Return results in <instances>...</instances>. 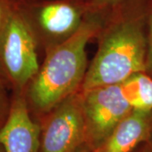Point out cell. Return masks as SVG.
Here are the masks:
<instances>
[{"label":"cell","mask_w":152,"mask_h":152,"mask_svg":"<svg viewBox=\"0 0 152 152\" xmlns=\"http://www.w3.org/2000/svg\"><path fill=\"white\" fill-rule=\"evenodd\" d=\"M105 20L91 13L70 37L52 47L38 73L30 82L28 99L39 114H48L66 98L80 91L86 75V45L101 32Z\"/></svg>","instance_id":"cell-1"},{"label":"cell","mask_w":152,"mask_h":152,"mask_svg":"<svg viewBox=\"0 0 152 152\" xmlns=\"http://www.w3.org/2000/svg\"><path fill=\"white\" fill-rule=\"evenodd\" d=\"M148 13H131L106 23L80 91L121 84L145 71Z\"/></svg>","instance_id":"cell-2"},{"label":"cell","mask_w":152,"mask_h":152,"mask_svg":"<svg viewBox=\"0 0 152 152\" xmlns=\"http://www.w3.org/2000/svg\"><path fill=\"white\" fill-rule=\"evenodd\" d=\"M0 61L19 89L31 81L40 69L35 34L21 11L11 7L0 34Z\"/></svg>","instance_id":"cell-3"},{"label":"cell","mask_w":152,"mask_h":152,"mask_svg":"<svg viewBox=\"0 0 152 152\" xmlns=\"http://www.w3.org/2000/svg\"><path fill=\"white\" fill-rule=\"evenodd\" d=\"M86 121V145L96 150L133 107L124 96L121 84L81 91Z\"/></svg>","instance_id":"cell-4"},{"label":"cell","mask_w":152,"mask_h":152,"mask_svg":"<svg viewBox=\"0 0 152 152\" xmlns=\"http://www.w3.org/2000/svg\"><path fill=\"white\" fill-rule=\"evenodd\" d=\"M47 115L41 127L38 152H76L86 144L81 91L66 98Z\"/></svg>","instance_id":"cell-5"},{"label":"cell","mask_w":152,"mask_h":152,"mask_svg":"<svg viewBox=\"0 0 152 152\" xmlns=\"http://www.w3.org/2000/svg\"><path fill=\"white\" fill-rule=\"evenodd\" d=\"M91 12L83 0H48L36 9V20L55 46L70 37Z\"/></svg>","instance_id":"cell-6"},{"label":"cell","mask_w":152,"mask_h":152,"mask_svg":"<svg viewBox=\"0 0 152 152\" xmlns=\"http://www.w3.org/2000/svg\"><path fill=\"white\" fill-rule=\"evenodd\" d=\"M40 139L41 126L31 118L26 98L18 95L0 129V144L5 152H38Z\"/></svg>","instance_id":"cell-7"},{"label":"cell","mask_w":152,"mask_h":152,"mask_svg":"<svg viewBox=\"0 0 152 152\" xmlns=\"http://www.w3.org/2000/svg\"><path fill=\"white\" fill-rule=\"evenodd\" d=\"M152 134V110L133 109L96 152H133Z\"/></svg>","instance_id":"cell-8"},{"label":"cell","mask_w":152,"mask_h":152,"mask_svg":"<svg viewBox=\"0 0 152 152\" xmlns=\"http://www.w3.org/2000/svg\"><path fill=\"white\" fill-rule=\"evenodd\" d=\"M126 100L133 109L152 110V78L145 72L130 76L121 83Z\"/></svg>","instance_id":"cell-9"},{"label":"cell","mask_w":152,"mask_h":152,"mask_svg":"<svg viewBox=\"0 0 152 152\" xmlns=\"http://www.w3.org/2000/svg\"><path fill=\"white\" fill-rule=\"evenodd\" d=\"M91 13L101 16L106 23L116 18L137 12H149L142 0H83ZM144 1V0H143Z\"/></svg>","instance_id":"cell-10"},{"label":"cell","mask_w":152,"mask_h":152,"mask_svg":"<svg viewBox=\"0 0 152 152\" xmlns=\"http://www.w3.org/2000/svg\"><path fill=\"white\" fill-rule=\"evenodd\" d=\"M145 73L152 78V7L147 16V53Z\"/></svg>","instance_id":"cell-11"},{"label":"cell","mask_w":152,"mask_h":152,"mask_svg":"<svg viewBox=\"0 0 152 152\" xmlns=\"http://www.w3.org/2000/svg\"><path fill=\"white\" fill-rule=\"evenodd\" d=\"M10 106L6 96L5 91L0 84V129L4 124L10 113Z\"/></svg>","instance_id":"cell-12"},{"label":"cell","mask_w":152,"mask_h":152,"mask_svg":"<svg viewBox=\"0 0 152 152\" xmlns=\"http://www.w3.org/2000/svg\"><path fill=\"white\" fill-rule=\"evenodd\" d=\"M10 8L11 6L6 0H0V34L2 32L4 22Z\"/></svg>","instance_id":"cell-13"},{"label":"cell","mask_w":152,"mask_h":152,"mask_svg":"<svg viewBox=\"0 0 152 152\" xmlns=\"http://www.w3.org/2000/svg\"><path fill=\"white\" fill-rule=\"evenodd\" d=\"M76 152H96L95 151V150H93L91 149V147H89L88 145H86V144L85 145H83L81 147H80Z\"/></svg>","instance_id":"cell-14"},{"label":"cell","mask_w":152,"mask_h":152,"mask_svg":"<svg viewBox=\"0 0 152 152\" xmlns=\"http://www.w3.org/2000/svg\"><path fill=\"white\" fill-rule=\"evenodd\" d=\"M145 145H146L147 148L150 151V152H152V134L151 136V138H150V140L145 143Z\"/></svg>","instance_id":"cell-15"},{"label":"cell","mask_w":152,"mask_h":152,"mask_svg":"<svg viewBox=\"0 0 152 152\" xmlns=\"http://www.w3.org/2000/svg\"><path fill=\"white\" fill-rule=\"evenodd\" d=\"M140 152H150V151L148 150V148H147L145 144V146H144V148H143V150H142L141 151H140Z\"/></svg>","instance_id":"cell-16"},{"label":"cell","mask_w":152,"mask_h":152,"mask_svg":"<svg viewBox=\"0 0 152 152\" xmlns=\"http://www.w3.org/2000/svg\"><path fill=\"white\" fill-rule=\"evenodd\" d=\"M0 152H5V151H4V147H3V145L0 144Z\"/></svg>","instance_id":"cell-17"}]
</instances>
